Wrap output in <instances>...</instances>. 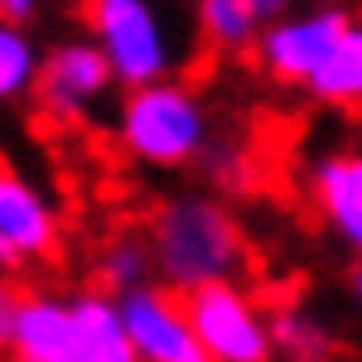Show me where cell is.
<instances>
[{
    "mask_svg": "<svg viewBox=\"0 0 362 362\" xmlns=\"http://www.w3.org/2000/svg\"><path fill=\"white\" fill-rule=\"evenodd\" d=\"M68 358L73 362H136L116 295L83 290L68 300Z\"/></svg>",
    "mask_w": 362,
    "mask_h": 362,
    "instance_id": "obj_10",
    "label": "cell"
},
{
    "mask_svg": "<svg viewBox=\"0 0 362 362\" xmlns=\"http://www.w3.org/2000/svg\"><path fill=\"white\" fill-rule=\"evenodd\" d=\"M5 353L10 362H73L68 358V305L54 295L25 290Z\"/></svg>",
    "mask_w": 362,
    "mask_h": 362,
    "instance_id": "obj_11",
    "label": "cell"
},
{
    "mask_svg": "<svg viewBox=\"0 0 362 362\" xmlns=\"http://www.w3.org/2000/svg\"><path fill=\"white\" fill-rule=\"evenodd\" d=\"M266 334H271V353H280L290 362H334L343 353L334 329L300 300H285V305L266 309Z\"/></svg>",
    "mask_w": 362,
    "mask_h": 362,
    "instance_id": "obj_12",
    "label": "cell"
},
{
    "mask_svg": "<svg viewBox=\"0 0 362 362\" xmlns=\"http://www.w3.org/2000/svg\"><path fill=\"white\" fill-rule=\"evenodd\" d=\"M0 242L15 266H54L63 256V223L44 189H34L10 160H0Z\"/></svg>",
    "mask_w": 362,
    "mask_h": 362,
    "instance_id": "obj_8",
    "label": "cell"
},
{
    "mask_svg": "<svg viewBox=\"0 0 362 362\" xmlns=\"http://www.w3.org/2000/svg\"><path fill=\"white\" fill-rule=\"evenodd\" d=\"M112 83H116L112 68H107V58H102V49H97L92 39L58 44L54 54L39 63V73H34L39 107H44V116L58 121V126H78V121H87V112L107 97Z\"/></svg>",
    "mask_w": 362,
    "mask_h": 362,
    "instance_id": "obj_7",
    "label": "cell"
},
{
    "mask_svg": "<svg viewBox=\"0 0 362 362\" xmlns=\"http://www.w3.org/2000/svg\"><path fill=\"white\" fill-rule=\"evenodd\" d=\"M309 189L324 223L343 247H362V160L353 150H329L309 169Z\"/></svg>",
    "mask_w": 362,
    "mask_h": 362,
    "instance_id": "obj_9",
    "label": "cell"
},
{
    "mask_svg": "<svg viewBox=\"0 0 362 362\" xmlns=\"http://www.w3.org/2000/svg\"><path fill=\"white\" fill-rule=\"evenodd\" d=\"M92 290H102V295H126V290H136L145 285L150 276V247H145V232H116L112 242H102L97 251V261H92Z\"/></svg>",
    "mask_w": 362,
    "mask_h": 362,
    "instance_id": "obj_14",
    "label": "cell"
},
{
    "mask_svg": "<svg viewBox=\"0 0 362 362\" xmlns=\"http://www.w3.org/2000/svg\"><path fill=\"white\" fill-rule=\"evenodd\" d=\"M34 73H39V54L25 39L20 20H5L0 15V102H15L34 87Z\"/></svg>",
    "mask_w": 362,
    "mask_h": 362,
    "instance_id": "obj_16",
    "label": "cell"
},
{
    "mask_svg": "<svg viewBox=\"0 0 362 362\" xmlns=\"http://www.w3.org/2000/svg\"><path fill=\"white\" fill-rule=\"evenodd\" d=\"M305 92L319 97V102H329V107H358V97H362V34H358V25L343 29V39L305 78Z\"/></svg>",
    "mask_w": 362,
    "mask_h": 362,
    "instance_id": "obj_13",
    "label": "cell"
},
{
    "mask_svg": "<svg viewBox=\"0 0 362 362\" xmlns=\"http://www.w3.org/2000/svg\"><path fill=\"white\" fill-rule=\"evenodd\" d=\"M343 29H353V15L343 5H319L305 15H290L276 20L271 29H256L251 49L261 58V68L276 78V83L305 87V78L324 63V54L343 39Z\"/></svg>",
    "mask_w": 362,
    "mask_h": 362,
    "instance_id": "obj_6",
    "label": "cell"
},
{
    "mask_svg": "<svg viewBox=\"0 0 362 362\" xmlns=\"http://www.w3.org/2000/svg\"><path fill=\"white\" fill-rule=\"evenodd\" d=\"M92 44L102 49L112 78L121 87H140L169 78L174 68V44L150 0H87L83 5Z\"/></svg>",
    "mask_w": 362,
    "mask_h": 362,
    "instance_id": "obj_3",
    "label": "cell"
},
{
    "mask_svg": "<svg viewBox=\"0 0 362 362\" xmlns=\"http://www.w3.org/2000/svg\"><path fill=\"white\" fill-rule=\"evenodd\" d=\"M121 324L131 338L136 362H208L203 343L194 338V324L184 314V295L160 280H145L136 290L116 295Z\"/></svg>",
    "mask_w": 362,
    "mask_h": 362,
    "instance_id": "obj_5",
    "label": "cell"
},
{
    "mask_svg": "<svg viewBox=\"0 0 362 362\" xmlns=\"http://www.w3.org/2000/svg\"><path fill=\"white\" fill-rule=\"evenodd\" d=\"M290 5H295V0H251V10L261 15V25H266V20H280Z\"/></svg>",
    "mask_w": 362,
    "mask_h": 362,
    "instance_id": "obj_18",
    "label": "cell"
},
{
    "mask_svg": "<svg viewBox=\"0 0 362 362\" xmlns=\"http://www.w3.org/2000/svg\"><path fill=\"white\" fill-rule=\"evenodd\" d=\"M198 29L213 49L242 54L261 29V15L251 10V0H198Z\"/></svg>",
    "mask_w": 362,
    "mask_h": 362,
    "instance_id": "obj_15",
    "label": "cell"
},
{
    "mask_svg": "<svg viewBox=\"0 0 362 362\" xmlns=\"http://www.w3.org/2000/svg\"><path fill=\"white\" fill-rule=\"evenodd\" d=\"M116 140L121 150L150 169H184L198 165V155L213 140L208 107L189 83L155 78L126 92L121 116H116Z\"/></svg>",
    "mask_w": 362,
    "mask_h": 362,
    "instance_id": "obj_2",
    "label": "cell"
},
{
    "mask_svg": "<svg viewBox=\"0 0 362 362\" xmlns=\"http://www.w3.org/2000/svg\"><path fill=\"white\" fill-rule=\"evenodd\" d=\"M34 5H39V0H0V15H5V20H29Z\"/></svg>",
    "mask_w": 362,
    "mask_h": 362,
    "instance_id": "obj_19",
    "label": "cell"
},
{
    "mask_svg": "<svg viewBox=\"0 0 362 362\" xmlns=\"http://www.w3.org/2000/svg\"><path fill=\"white\" fill-rule=\"evenodd\" d=\"M184 314L194 324L208 362H271V334L266 309L251 300L242 280H208L184 290Z\"/></svg>",
    "mask_w": 362,
    "mask_h": 362,
    "instance_id": "obj_4",
    "label": "cell"
},
{
    "mask_svg": "<svg viewBox=\"0 0 362 362\" xmlns=\"http://www.w3.org/2000/svg\"><path fill=\"white\" fill-rule=\"evenodd\" d=\"M145 247H150V276L179 295L208 280H242L251 266V247L237 213L213 194L165 198L150 213Z\"/></svg>",
    "mask_w": 362,
    "mask_h": 362,
    "instance_id": "obj_1",
    "label": "cell"
},
{
    "mask_svg": "<svg viewBox=\"0 0 362 362\" xmlns=\"http://www.w3.org/2000/svg\"><path fill=\"white\" fill-rule=\"evenodd\" d=\"M25 300V290L10 280V271H0V353H5V343H10V329H15V309Z\"/></svg>",
    "mask_w": 362,
    "mask_h": 362,
    "instance_id": "obj_17",
    "label": "cell"
},
{
    "mask_svg": "<svg viewBox=\"0 0 362 362\" xmlns=\"http://www.w3.org/2000/svg\"><path fill=\"white\" fill-rule=\"evenodd\" d=\"M0 271H15V256H10V247L0 242Z\"/></svg>",
    "mask_w": 362,
    "mask_h": 362,
    "instance_id": "obj_20",
    "label": "cell"
}]
</instances>
